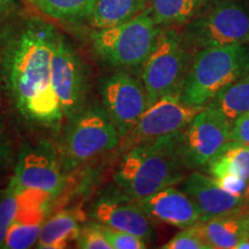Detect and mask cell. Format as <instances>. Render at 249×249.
Instances as JSON below:
<instances>
[{"mask_svg": "<svg viewBox=\"0 0 249 249\" xmlns=\"http://www.w3.org/2000/svg\"><path fill=\"white\" fill-rule=\"evenodd\" d=\"M247 210L248 205H246L223 216L198 220L195 226L210 249H235L239 242L249 238Z\"/></svg>", "mask_w": 249, "mask_h": 249, "instance_id": "2e32d148", "label": "cell"}, {"mask_svg": "<svg viewBox=\"0 0 249 249\" xmlns=\"http://www.w3.org/2000/svg\"><path fill=\"white\" fill-rule=\"evenodd\" d=\"M102 225V224H101ZM102 231L105 238L111 245L112 249H144L147 248V241L132 233L119 231L112 227L102 225Z\"/></svg>", "mask_w": 249, "mask_h": 249, "instance_id": "4316f807", "label": "cell"}, {"mask_svg": "<svg viewBox=\"0 0 249 249\" xmlns=\"http://www.w3.org/2000/svg\"><path fill=\"white\" fill-rule=\"evenodd\" d=\"M247 224H248V230H249V205H248V210H247Z\"/></svg>", "mask_w": 249, "mask_h": 249, "instance_id": "836d02e7", "label": "cell"}, {"mask_svg": "<svg viewBox=\"0 0 249 249\" xmlns=\"http://www.w3.org/2000/svg\"><path fill=\"white\" fill-rule=\"evenodd\" d=\"M181 134L142 143L124 151L114 173L120 191L139 201L181 182L187 170L181 156Z\"/></svg>", "mask_w": 249, "mask_h": 249, "instance_id": "7a4b0ae2", "label": "cell"}, {"mask_svg": "<svg viewBox=\"0 0 249 249\" xmlns=\"http://www.w3.org/2000/svg\"><path fill=\"white\" fill-rule=\"evenodd\" d=\"M81 225L74 213L62 211L42 224L37 248H65L71 241H76Z\"/></svg>", "mask_w": 249, "mask_h": 249, "instance_id": "d6986e66", "label": "cell"}, {"mask_svg": "<svg viewBox=\"0 0 249 249\" xmlns=\"http://www.w3.org/2000/svg\"><path fill=\"white\" fill-rule=\"evenodd\" d=\"M207 5V0H147L145 8L160 27L187 24Z\"/></svg>", "mask_w": 249, "mask_h": 249, "instance_id": "ac0fdd59", "label": "cell"}, {"mask_svg": "<svg viewBox=\"0 0 249 249\" xmlns=\"http://www.w3.org/2000/svg\"><path fill=\"white\" fill-rule=\"evenodd\" d=\"M248 205H249V196H248Z\"/></svg>", "mask_w": 249, "mask_h": 249, "instance_id": "e575fe53", "label": "cell"}, {"mask_svg": "<svg viewBox=\"0 0 249 249\" xmlns=\"http://www.w3.org/2000/svg\"><path fill=\"white\" fill-rule=\"evenodd\" d=\"M232 124L220 112L205 107L181 134V156L187 170L203 167L231 139Z\"/></svg>", "mask_w": 249, "mask_h": 249, "instance_id": "7c38bea8", "label": "cell"}, {"mask_svg": "<svg viewBox=\"0 0 249 249\" xmlns=\"http://www.w3.org/2000/svg\"><path fill=\"white\" fill-rule=\"evenodd\" d=\"M181 35L187 48L196 51L249 44V12L238 0H214L187 23Z\"/></svg>", "mask_w": 249, "mask_h": 249, "instance_id": "8992f818", "label": "cell"}, {"mask_svg": "<svg viewBox=\"0 0 249 249\" xmlns=\"http://www.w3.org/2000/svg\"><path fill=\"white\" fill-rule=\"evenodd\" d=\"M14 160L13 143L4 120L0 118V174L8 169Z\"/></svg>", "mask_w": 249, "mask_h": 249, "instance_id": "83f0119b", "label": "cell"}, {"mask_svg": "<svg viewBox=\"0 0 249 249\" xmlns=\"http://www.w3.org/2000/svg\"><path fill=\"white\" fill-rule=\"evenodd\" d=\"M147 216L158 222L186 229L201 219V213L194 201L183 191L166 187L138 201Z\"/></svg>", "mask_w": 249, "mask_h": 249, "instance_id": "9a60e30c", "label": "cell"}, {"mask_svg": "<svg viewBox=\"0 0 249 249\" xmlns=\"http://www.w3.org/2000/svg\"><path fill=\"white\" fill-rule=\"evenodd\" d=\"M58 149V157L65 174L82 164L113 150L120 136L113 121L103 107L86 105L65 124Z\"/></svg>", "mask_w": 249, "mask_h": 249, "instance_id": "277c9868", "label": "cell"}, {"mask_svg": "<svg viewBox=\"0 0 249 249\" xmlns=\"http://www.w3.org/2000/svg\"><path fill=\"white\" fill-rule=\"evenodd\" d=\"M203 167L205 173L214 179L236 174L249 180V144L229 140Z\"/></svg>", "mask_w": 249, "mask_h": 249, "instance_id": "e0dca14e", "label": "cell"}, {"mask_svg": "<svg viewBox=\"0 0 249 249\" xmlns=\"http://www.w3.org/2000/svg\"><path fill=\"white\" fill-rule=\"evenodd\" d=\"M21 198L22 196L8 186L0 194V248L4 247L8 230L18 218Z\"/></svg>", "mask_w": 249, "mask_h": 249, "instance_id": "cb8c5ba5", "label": "cell"}, {"mask_svg": "<svg viewBox=\"0 0 249 249\" xmlns=\"http://www.w3.org/2000/svg\"><path fill=\"white\" fill-rule=\"evenodd\" d=\"M249 144V112L238 118L232 124L231 139Z\"/></svg>", "mask_w": 249, "mask_h": 249, "instance_id": "f546056e", "label": "cell"}, {"mask_svg": "<svg viewBox=\"0 0 249 249\" xmlns=\"http://www.w3.org/2000/svg\"><path fill=\"white\" fill-rule=\"evenodd\" d=\"M76 245L82 249H112L102 231V225L97 222L81 225Z\"/></svg>", "mask_w": 249, "mask_h": 249, "instance_id": "d4e9b609", "label": "cell"}, {"mask_svg": "<svg viewBox=\"0 0 249 249\" xmlns=\"http://www.w3.org/2000/svg\"><path fill=\"white\" fill-rule=\"evenodd\" d=\"M99 93L102 107L117 127L120 139L135 126L149 107L142 81L123 71L104 77L99 85Z\"/></svg>", "mask_w": 249, "mask_h": 249, "instance_id": "8fae6325", "label": "cell"}, {"mask_svg": "<svg viewBox=\"0 0 249 249\" xmlns=\"http://www.w3.org/2000/svg\"><path fill=\"white\" fill-rule=\"evenodd\" d=\"M191 50L173 27L161 28L150 54L142 64L141 81L149 107L167 93L180 91L191 64Z\"/></svg>", "mask_w": 249, "mask_h": 249, "instance_id": "52a82bcc", "label": "cell"}, {"mask_svg": "<svg viewBox=\"0 0 249 249\" xmlns=\"http://www.w3.org/2000/svg\"><path fill=\"white\" fill-rule=\"evenodd\" d=\"M1 97H4V93H2V89H1V85H0V101H1Z\"/></svg>", "mask_w": 249, "mask_h": 249, "instance_id": "d6a6232c", "label": "cell"}, {"mask_svg": "<svg viewBox=\"0 0 249 249\" xmlns=\"http://www.w3.org/2000/svg\"><path fill=\"white\" fill-rule=\"evenodd\" d=\"M163 249H210L209 245L205 242L203 236L196 229L195 224L192 226L182 229L181 232L174 235L170 241H167Z\"/></svg>", "mask_w": 249, "mask_h": 249, "instance_id": "484cf974", "label": "cell"}, {"mask_svg": "<svg viewBox=\"0 0 249 249\" xmlns=\"http://www.w3.org/2000/svg\"><path fill=\"white\" fill-rule=\"evenodd\" d=\"M147 9L117 26L97 29L91 44L99 59L116 67H138L150 54L161 30Z\"/></svg>", "mask_w": 249, "mask_h": 249, "instance_id": "5b68a950", "label": "cell"}, {"mask_svg": "<svg viewBox=\"0 0 249 249\" xmlns=\"http://www.w3.org/2000/svg\"><path fill=\"white\" fill-rule=\"evenodd\" d=\"M18 8V0H0V18L12 17Z\"/></svg>", "mask_w": 249, "mask_h": 249, "instance_id": "4dcf8cb0", "label": "cell"}, {"mask_svg": "<svg viewBox=\"0 0 249 249\" xmlns=\"http://www.w3.org/2000/svg\"><path fill=\"white\" fill-rule=\"evenodd\" d=\"M42 13L65 22L89 18L96 0H31Z\"/></svg>", "mask_w": 249, "mask_h": 249, "instance_id": "7402d4cb", "label": "cell"}, {"mask_svg": "<svg viewBox=\"0 0 249 249\" xmlns=\"http://www.w3.org/2000/svg\"><path fill=\"white\" fill-rule=\"evenodd\" d=\"M59 33L29 18L0 31V85L18 123L57 135L65 119L51 88V59Z\"/></svg>", "mask_w": 249, "mask_h": 249, "instance_id": "6da1fadb", "label": "cell"}, {"mask_svg": "<svg viewBox=\"0 0 249 249\" xmlns=\"http://www.w3.org/2000/svg\"><path fill=\"white\" fill-rule=\"evenodd\" d=\"M235 249H249V238H246L239 242Z\"/></svg>", "mask_w": 249, "mask_h": 249, "instance_id": "1f68e13d", "label": "cell"}, {"mask_svg": "<svg viewBox=\"0 0 249 249\" xmlns=\"http://www.w3.org/2000/svg\"><path fill=\"white\" fill-rule=\"evenodd\" d=\"M181 182L182 191L194 201L200 210L202 222L248 205L247 197L233 195L225 191L216 179L207 173L194 171L186 176Z\"/></svg>", "mask_w": 249, "mask_h": 249, "instance_id": "5bb4252c", "label": "cell"}, {"mask_svg": "<svg viewBox=\"0 0 249 249\" xmlns=\"http://www.w3.org/2000/svg\"><path fill=\"white\" fill-rule=\"evenodd\" d=\"M92 219L102 225L132 233L144 241H151L155 236L150 218L133 200L123 192L103 195L91 207Z\"/></svg>", "mask_w": 249, "mask_h": 249, "instance_id": "4fadbf2b", "label": "cell"}, {"mask_svg": "<svg viewBox=\"0 0 249 249\" xmlns=\"http://www.w3.org/2000/svg\"><path fill=\"white\" fill-rule=\"evenodd\" d=\"M207 107L223 114L230 124L249 112V74L220 90Z\"/></svg>", "mask_w": 249, "mask_h": 249, "instance_id": "44dd1931", "label": "cell"}, {"mask_svg": "<svg viewBox=\"0 0 249 249\" xmlns=\"http://www.w3.org/2000/svg\"><path fill=\"white\" fill-rule=\"evenodd\" d=\"M147 0H96L89 17L90 24L96 29L113 27L141 13Z\"/></svg>", "mask_w": 249, "mask_h": 249, "instance_id": "ffe728a7", "label": "cell"}, {"mask_svg": "<svg viewBox=\"0 0 249 249\" xmlns=\"http://www.w3.org/2000/svg\"><path fill=\"white\" fill-rule=\"evenodd\" d=\"M205 107H192L180 97V91L163 96L143 112L135 126L120 140L124 151L156 140L181 133Z\"/></svg>", "mask_w": 249, "mask_h": 249, "instance_id": "30bf717a", "label": "cell"}, {"mask_svg": "<svg viewBox=\"0 0 249 249\" xmlns=\"http://www.w3.org/2000/svg\"><path fill=\"white\" fill-rule=\"evenodd\" d=\"M42 224L39 222H27L18 218L6 235L5 249H26L37 244Z\"/></svg>", "mask_w": 249, "mask_h": 249, "instance_id": "603a6c76", "label": "cell"}, {"mask_svg": "<svg viewBox=\"0 0 249 249\" xmlns=\"http://www.w3.org/2000/svg\"><path fill=\"white\" fill-rule=\"evenodd\" d=\"M51 88L65 124L87 105L88 68L71 43L59 34L51 59Z\"/></svg>", "mask_w": 249, "mask_h": 249, "instance_id": "9c48e42d", "label": "cell"}, {"mask_svg": "<svg viewBox=\"0 0 249 249\" xmlns=\"http://www.w3.org/2000/svg\"><path fill=\"white\" fill-rule=\"evenodd\" d=\"M249 74V44L197 50L180 89L192 107H207L220 90Z\"/></svg>", "mask_w": 249, "mask_h": 249, "instance_id": "3957f363", "label": "cell"}, {"mask_svg": "<svg viewBox=\"0 0 249 249\" xmlns=\"http://www.w3.org/2000/svg\"><path fill=\"white\" fill-rule=\"evenodd\" d=\"M65 177L58 152L51 143L43 140L36 145H23L8 187L22 197L27 193H38L52 198L64 188Z\"/></svg>", "mask_w": 249, "mask_h": 249, "instance_id": "ba28073f", "label": "cell"}, {"mask_svg": "<svg viewBox=\"0 0 249 249\" xmlns=\"http://www.w3.org/2000/svg\"><path fill=\"white\" fill-rule=\"evenodd\" d=\"M216 180L225 191L231 193V194L245 196L248 198L249 180L242 178L240 176H236V174H225V176L219 177Z\"/></svg>", "mask_w": 249, "mask_h": 249, "instance_id": "f1b7e54d", "label": "cell"}]
</instances>
